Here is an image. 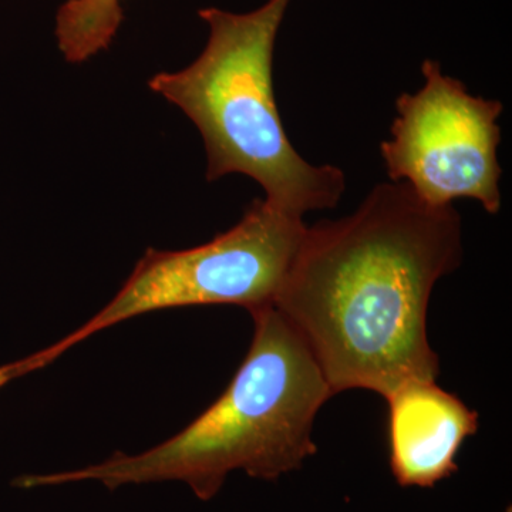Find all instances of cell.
<instances>
[{
    "mask_svg": "<svg viewBox=\"0 0 512 512\" xmlns=\"http://www.w3.org/2000/svg\"><path fill=\"white\" fill-rule=\"evenodd\" d=\"M386 400L390 468L397 483L431 488L453 476L458 451L476 434L478 414L436 380L403 384Z\"/></svg>",
    "mask_w": 512,
    "mask_h": 512,
    "instance_id": "obj_6",
    "label": "cell"
},
{
    "mask_svg": "<svg viewBox=\"0 0 512 512\" xmlns=\"http://www.w3.org/2000/svg\"><path fill=\"white\" fill-rule=\"evenodd\" d=\"M120 0H67L56 16L60 52L70 63H83L113 42L123 22Z\"/></svg>",
    "mask_w": 512,
    "mask_h": 512,
    "instance_id": "obj_7",
    "label": "cell"
},
{
    "mask_svg": "<svg viewBox=\"0 0 512 512\" xmlns=\"http://www.w3.org/2000/svg\"><path fill=\"white\" fill-rule=\"evenodd\" d=\"M251 348L227 390L173 439L137 456L117 453L80 470L26 476L22 488L99 481L121 485L183 481L211 500L231 471L274 481L316 453V414L333 396L315 357L274 305L251 312Z\"/></svg>",
    "mask_w": 512,
    "mask_h": 512,
    "instance_id": "obj_2",
    "label": "cell"
},
{
    "mask_svg": "<svg viewBox=\"0 0 512 512\" xmlns=\"http://www.w3.org/2000/svg\"><path fill=\"white\" fill-rule=\"evenodd\" d=\"M424 86L397 99L392 138L380 146L393 183L409 185L421 200L451 205L473 198L488 214L501 207L497 148L503 104L467 92L426 60Z\"/></svg>",
    "mask_w": 512,
    "mask_h": 512,
    "instance_id": "obj_5",
    "label": "cell"
},
{
    "mask_svg": "<svg viewBox=\"0 0 512 512\" xmlns=\"http://www.w3.org/2000/svg\"><path fill=\"white\" fill-rule=\"evenodd\" d=\"M306 228L301 217L255 200L235 227L207 244L184 251L148 249L97 315L32 355L33 362L40 369L100 330L144 313L222 303L254 312L274 305Z\"/></svg>",
    "mask_w": 512,
    "mask_h": 512,
    "instance_id": "obj_4",
    "label": "cell"
},
{
    "mask_svg": "<svg viewBox=\"0 0 512 512\" xmlns=\"http://www.w3.org/2000/svg\"><path fill=\"white\" fill-rule=\"evenodd\" d=\"M33 372L28 357L18 360V362L10 363V365L0 366V387L5 386L12 380L18 379L20 376L28 375Z\"/></svg>",
    "mask_w": 512,
    "mask_h": 512,
    "instance_id": "obj_8",
    "label": "cell"
},
{
    "mask_svg": "<svg viewBox=\"0 0 512 512\" xmlns=\"http://www.w3.org/2000/svg\"><path fill=\"white\" fill-rule=\"evenodd\" d=\"M461 255L453 205L429 204L404 183L379 184L349 217L306 228L274 306L333 396L366 389L387 399L439 376L427 309Z\"/></svg>",
    "mask_w": 512,
    "mask_h": 512,
    "instance_id": "obj_1",
    "label": "cell"
},
{
    "mask_svg": "<svg viewBox=\"0 0 512 512\" xmlns=\"http://www.w3.org/2000/svg\"><path fill=\"white\" fill-rule=\"evenodd\" d=\"M289 0H268L249 13L200 10L210 28L200 57L178 72H161L148 86L195 124L207 151V180L244 174L261 184L265 201L301 217L338 205L345 174L303 160L276 107L272 60Z\"/></svg>",
    "mask_w": 512,
    "mask_h": 512,
    "instance_id": "obj_3",
    "label": "cell"
}]
</instances>
